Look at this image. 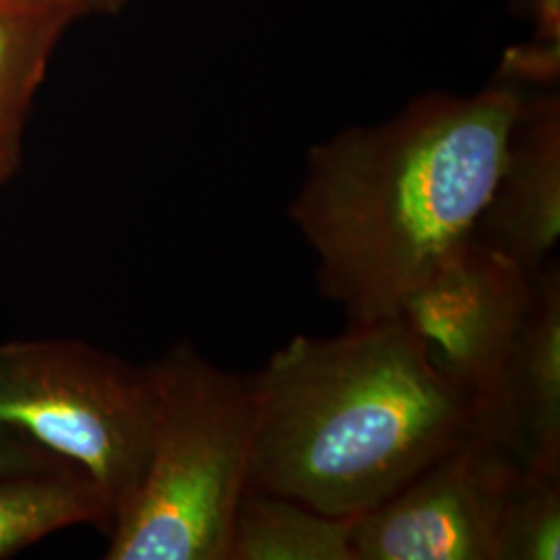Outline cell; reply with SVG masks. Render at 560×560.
Here are the masks:
<instances>
[{
  "mask_svg": "<svg viewBox=\"0 0 560 560\" xmlns=\"http://www.w3.org/2000/svg\"><path fill=\"white\" fill-rule=\"evenodd\" d=\"M113 521V504L78 467L0 478V559L73 525L110 534Z\"/></svg>",
  "mask_w": 560,
  "mask_h": 560,
  "instance_id": "9",
  "label": "cell"
},
{
  "mask_svg": "<svg viewBox=\"0 0 560 560\" xmlns=\"http://www.w3.org/2000/svg\"><path fill=\"white\" fill-rule=\"evenodd\" d=\"M476 436L540 478H560V270L548 261L517 342L476 420Z\"/></svg>",
  "mask_w": 560,
  "mask_h": 560,
  "instance_id": "7",
  "label": "cell"
},
{
  "mask_svg": "<svg viewBox=\"0 0 560 560\" xmlns=\"http://www.w3.org/2000/svg\"><path fill=\"white\" fill-rule=\"evenodd\" d=\"M247 378V488L332 517H360L476 434L474 400L402 318L298 335Z\"/></svg>",
  "mask_w": 560,
  "mask_h": 560,
  "instance_id": "2",
  "label": "cell"
},
{
  "mask_svg": "<svg viewBox=\"0 0 560 560\" xmlns=\"http://www.w3.org/2000/svg\"><path fill=\"white\" fill-rule=\"evenodd\" d=\"M527 471L471 434L353 520L355 560H497L506 502Z\"/></svg>",
  "mask_w": 560,
  "mask_h": 560,
  "instance_id": "5",
  "label": "cell"
},
{
  "mask_svg": "<svg viewBox=\"0 0 560 560\" xmlns=\"http://www.w3.org/2000/svg\"><path fill=\"white\" fill-rule=\"evenodd\" d=\"M154 421L156 390L148 365L83 340L0 342V430L36 442L90 476L115 517L140 488Z\"/></svg>",
  "mask_w": 560,
  "mask_h": 560,
  "instance_id": "4",
  "label": "cell"
},
{
  "mask_svg": "<svg viewBox=\"0 0 560 560\" xmlns=\"http://www.w3.org/2000/svg\"><path fill=\"white\" fill-rule=\"evenodd\" d=\"M534 279L474 235L405 301L399 318L474 400L476 420L527 318Z\"/></svg>",
  "mask_w": 560,
  "mask_h": 560,
  "instance_id": "6",
  "label": "cell"
},
{
  "mask_svg": "<svg viewBox=\"0 0 560 560\" xmlns=\"http://www.w3.org/2000/svg\"><path fill=\"white\" fill-rule=\"evenodd\" d=\"M474 237L538 275L560 240V102L525 98Z\"/></svg>",
  "mask_w": 560,
  "mask_h": 560,
  "instance_id": "8",
  "label": "cell"
},
{
  "mask_svg": "<svg viewBox=\"0 0 560 560\" xmlns=\"http://www.w3.org/2000/svg\"><path fill=\"white\" fill-rule=\"evenodd\" d=\"M520 81L428 94L374 127L312 148L289 219L347 324L399 318L405 301L474 235L523 106Z\"/></svg>",
  "mask_w": 560,
  "mask_h": 560,
  "instance_id": "1",
  "label": "cell"
},
{
  "mask_svg": "<svg viewBox=\"0 0 560 560\" xmlns=\"http://www.w3.org/2000/svg\"><path fill=\"white\" fill-rule=\"evenodd\" d=\"M353 520L245 488L231 525L226 560H355Z\"/></svg>",
  "mask_w": 560,
  "mask_h": 560,
  "instance_id": "10",
  "label": "cell"
},
{
  "mask_svg": "<svg viewBox=\"0 0 560 560\" xmlns=\"http://www.w3.org/2000/svg\"><path fill=\"white\" fill-rule=\"evenodd\" d=\"M560 559V478L527 474L502 515L497 560Z\"/></svg>",
  "mask_w": 560,
  "mask_h": 560,
  "instance_id": "12",
  "label": "cell"
},
{
  "mask_svg": "<svg viewBox=\"0 0 560 560\" xmlns=\"http://www.w3.org/2000/svg\"><path fill=\"white\" fill-rule=\"evenodd\" d=\"M71 2L80 4L85 13H92V11H108V9H115L120 0H71Z\"/></svg>",
  "mask_w": 560,
  "mask_h": 560,
  "instance_id": "16",
  "label": "cell"
},
{
  "mask_svg": "<svg viewBox=\"0 0 560 560\" xmlns=\"http://www.w3.org/2000/svg\"><path fill=\"white\" fill-rule=\"evenodd\" d=\"M60 467H73V465L44 451L36 442L27 441L20 434L0 430V478L32 474V471H50Z\"/></svg>",
  "mask_w": 560,
  "mask_h": 560,
  "instance_id": "14",
  "label": "cell"
},
{
  "mask_svg": "<svg viewBox=\"0 0 560 560\" xmlns=\"http://www.w3.org/2000/svg\"><path fill=\"white\" fill-rule=\"evenodd\" d=\"M81 15L71 0H0V136L21 138L52 48Z\"/></svg>",
  "mask_w": 560,
  "mask_h": 560,
  "instance_id": "11",
  "label": "cell"
},
{
  "mask_svg": "<svg viewBox=\"0 0 560 560\" xmlns=\"http://www.w3.org/2000/svg\"><path fill=\"white\" fill-rule=\"evenodd\" d=\"M536 18L534 44L506 55L501 71L520 81H552L560 65V0H532Z\"/></svg>",
  "mask_w": 560,
  "mask_h": 560,
  "instance_id": "13",
  "label": "cell"
},
{
  "mask_svg": "<svg viewBox=\"0 0 560 560\" xmlns=\"http://www.w3.org/2000/svg\"><path fill=\"white\" fill-rule=\"evenodd\" d=\"M148 368L156 390L150 457L104 559L226 560L249 480V378L206 360L189 340Z\"/></svg>",
  "mask_w": 560,
  "mask_h": 560,
  "instance_id": "3",
  "label": "cell"
},
{
  "mask_svg": "<svg viewBox=\"0 0 560 560\" xmlns=\"http://www.w3.org/2000/svg\"><path fill=\"white\" fill-rule=\"evenodd\" d=\"M20 159L21 138L0 136V187L15 175Z\"/></svg>",
  "mask_w": 560,
  "mask_h": 560,
  "instance_id": "15",
  "label": "cell"
}]
</instances>
